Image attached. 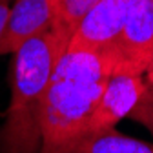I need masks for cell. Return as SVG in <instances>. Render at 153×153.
Here are the masks:
<instances>
[{
    "label": "cell",
    "instance_id": "cell-1",
    "mask_svg": "<svg viewBox=\"0 0 153 153\" xmlns=\"http://www.w3.org/2000/svg\"><path fill=\"white\" fill-rule=\"evenodd\" d=\"M64 51L66 44L49 29L13 53L11 99L0 128V153H40L44 100Z\"/></svg>",
    "mask_w": 153,
    "mask_h": 153
},
{
    "label": "cell",
    "instance_id": "cell-2",
    "mask_svg": "<svg viewBox=\"0 0 153 153\" xmlns=\"http://www.w3.org/2000/svg\"><path fill=\"white\" fill-rule=\"evenodd\" d=\"M106 80L51 73L42 113L40 153L80 137L95 111Z\"/></svg>",
    "mask_w": 153,
    "mask_h": 153
},
{
    "label": "cell",
    "instance_id": "cell-3",
    "mask_svg": "<svg viewBox=\"0 0 153 153\" xmlns=\"http://www.w3.org/2000/svg\"><path fill=\"white\" fill-rule=\"evenodd\" d=\"M109 55L113 73L146 75L153 64V0H126L124 24Z\"/></svg>",
    "mask_w": 153,
    "mask_h": 153
},
{
    "label": "cell",
    "instance_id": "cell-4",
    "mask_svg": "<svg viewBox=\"0 0 153 153\" xmlns=\"http://www.w3.org/2000/svg\"><path fill=\"white\" fill-rule=\"evenodd\" d=\"M146 84L148 82L140 75L113 73L104 84L102 95L82 135L113 129L122 119H128L129 111L135 108L144 93Z\"/></svg>",
    "mask_w": 153,
    "mask_h": 153
},
{
    "label": "cell",
    "instance_id": "cell-5",
    "mask_svg": "<svg viewBox=\"0 0 153 153\" xmlns=\"http://www.w3.org/2000/svg\"><path fill=\"white\" fill-rule=\"evenodd\" d=\"M126 0H100L75 29L66 51L109 53L120 35Z\"/></svg>",
    "mask_w": 153,
    "mask_h": 153
},
{
    "label": "cell",
    "instance_id": "cell-6",
    "mask_svg": "<svg viewBox=\"0 0 153 153\" xmlns=\"http://www.w3.org/2000/svg\"><path fill=\"white\" fill-rule=\"evenodd\" d=\"M59 0H15L9 6L0 40V55L15 53L31 38L51 29Z\"/></svg>",
    "mask_w": 153,
    "mask_h": 153
},
{
    "label": "cell",
    "instance_id": "cell-7",
    "mask_svg": "<svg viewBox=\"0 0 153 153\" xmlns=\"http://www.w3.org/2000/svg\"><path fill=\"white\" fill-rule=\"evenodd\" d=\"M44 153H153V144L128 137L113 128L80 135Z\"/></svg>",
    "mask_w": 153,
    "mask_h": 153
},
{
    "label": "cell",
    "instance_id": "cell-8",
    "mask_svg": "<svg viewBox=\"0 0 153 153\" xmlns=\"http://www.w3.org/2000/svg\"><path fill=\"white\" fill-rule=\"evenodd\" d=\"M100 0H59L53 16L51 31L66 44H69L75 29L84 20V16L97 6Z\"/></svg>",
    "mask_w": 153,
    "mask_h": 153
},
{
    "label": "cell",
    "instance_id": "cell-9",
    "mask_svg": "<svg viewBox=\"0 0 153 153\" xmlns=\"http://www.w3.org/2000/svg\"><path fill=\"white\" fill-rule=\"evenodd\" d=\"M128 119L142 124L144 128L149 129V133L153 135V86L151 84H146L144 93L140 95V99L135 104V108L129 111Z\"/></svg>",
    "mask_w": 153,
    "mask_h": 153
},
{
    "label": "cell",
    "instance_id": "cell-10",
    "mask_svg": "<svg viewBox=\"0 0 153 153\" xmlns=\"http://www.w3.org/2000/svg\"><path fill=\"white\" fill-rule=\"evenodd\" d=\"M7 11H9V2H0V40H2V33H4V26H6Z\"/></svg>",
    "mask_w": 153,
    "mask_h": 153
},
{
    "label": "cell",
    "instance_id": "cell-11",
    "mask_svg": "<svg viewBox=\"0 0 153 153\" xmlns=\"http://www.w3.org/2000/svg\"><path fill=\"white\" fill-rule=\"evenodd\" d=\"M146 80H148V84H151L153 86V64L149 66V69L146 71Z\"/></svg>",
    "mask_w": 153,
    "mask_h": 153
},
{
    "label": "cell",
    "instance_id": "cell-12",
    "mask_svg": "<svg viewBox=\"0 0 153 153\" xmlns=\"http://www.w3.org/2000/svg\"><path fill=\"white\" fill-rule=\"evenodd\" d=\"M0 2H9V0H0Z\"/></svg>",
    "mask_w": 153,
    "mask_h": 153
}]
</instances>
